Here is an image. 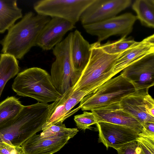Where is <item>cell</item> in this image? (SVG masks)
Wrapping results in <instances>:
<instances>
[{
	"label": "cell",
	"mask_w": 154,
	"mask_h": 154,
	"mask_svg": "<svg viewBox=\"0 0 154 154\" xmlns=\"http://www.w3.org/2000/svg\"><path fill=\"white\" fill-rule=\"evenodd\" d=\"M49 111V104L38 102L25 106L13 119L0 126V143L20 146L42 130Z\"/></svg>",
	"instance_id": "obj_1"
},
{
	"label": "cell",
	"mask_w": 154,
	"mask_h": 154,
	"mask_svg": "<svg viewBox=\"0 0 154 154\" xmlns=\"http://www.w3.org/2000/svg\"><path fill=\"white\" fill-rule=\"evenodd\" d=\"M51 17L32 12L26 13L22 19L8 30L0 40L2 53L21 60L32 47L36 46L40 33Z\"/></svg>",
	"instance_id": "obj_2"
},
{
	"label": "cell",
	"mask_w": 154,
	"mask_h": 154,
	"mask_svg": "<svg viewBox=\"0 0 154 154\" xmlns=\"http://www.w3.org/2000/svg\"><path fill=\"white\" fill-rule=\"evenodd\" d=\"M100 44L97 42L91 44V54L88 63L83 71L71 81L73 92L85 91L88 94L92 93L115 75L113 67L121 53L108 54L101 49Z\"/></svg>",
	"instance_id": "obj_3"
},
{
	"label": "cell",
	"mask_w": 154,
	"mask_h": 154,
	"mask_svg": "<svg viewBox=\"0 0 154 154\" xmlns=\"http://www.w3.org/2000/svg\"><path fill=\"white\" fill-rule=\"evenodd\" d=\"M12 88L18 95L29 97L40 103L54 101L61 96L54 87L50 75L45 70L37 67L18 73Z\"/></svg>",
	"instance_id": "obj_4"
},
{
	"label": "cell",
	"mask_w": 154,
	"mask_h": 154,
	"mask_svg": "<svg viewBox=\"0 0 154 154\" xmlns=\"http://www.w3.org/2000/svg\"><path fill=\"white\" fill-rule=\"evenodd\" d=\"M136 91L132 83L120 74L108 80L94 93L84 97L79 106L82 111L91 110L120 103Z\"/></svg>",
	"instance_id": "obj_5"
},
{
	"label": "cell",
	"mask_w": 154,
	"mask_h": 154,
	"mask_svg": "<svg viewBox=\"0 0 154 154\" xmlns=\"http://www.w3.org/2000/svg\"><path fill=\"white\" fill-rule=\"evenodd\" d=\"M72 32L53 49L56 57L51 70V78L56 89L63 94L71 86V81L75 74L70 54V42Z\"/></svg>",
	"instance_id": "obj_6"
},
{
	"label": "cell",
	"mask_w": 154,
	"mask_h": 154,
	"mask_svg": "<svg viewBox=\"0 0 154 154\" xmlns=\"http://www.w3.org/2000/svg\"><path fill=\"white\" fill-rule=\"evenodd\" d=\"M94 0H42L35 2L34 8L41 15L57 17L75 25L85 10Z\"/></svg>",
	"instance_id": "obj_7"
},
{
	"label": "cell",
	"mask_w": 154,
	"mask_h": 154,
	"mask_svg": "<svg viewBox=\"0 0 154 154\" xmlns=\"http://www.w3.org/2000/svg\"><path fill=\"white\" fill-rule=\"evenodd\" d=\"M137 20L136 16L126 13L99 22L83 26L88 34L97 37L100 42L114 35L127 36L132 31Z\"/></svg>",
	"instance_id": "obj_8"
},
{
	"label": "cell",
	"mask_w": 154,
	"mask_h": 154,
	"mask_svg": "<svg viewBox=\"0 0 154 154\" xmlns=\"http://www.w3.org/2000/svg\"><path fill=\"white\" fill-rule=\"evenodd\" d=\"M88 93L85 91L73 92L72 86L54 102L49 104V111L46 122L42 127L43 131L50 126L63 123L66 119L77 112L78 106L72 108Z\"/></svg>",
	"instance_id": "obj_9"
},
{
	"label": "cell",
	"mask_w": 154,
	"mask_h": 154,
	"mask_svg": "<svg viewBox=\"0 0 154 154\" xmlns=\"http://www.w3.org/2000/svg\"><path fill=\"white\" fill-rule=\"evenodd\" d=\"M148 89L136 90L120 102L122 109L141 124L154 122V100L149 94Z\"/></svg>",
	"instance_id": "obj_10"
},
{
	"label": "cell",
	"mask_w": 154,
	"mask_h": 154,
	"mask_svg": "<svg viewBox=\"0 0 154 154\" xmlns=\"http://www.w3.org/2000/svg\"><path fill=\"white\" fill-rule=\"evenodd\" d=\"M131 0H94L80 18L82 26L114 17L131 4Z\"/></svg>",
	"instance_id": "obj_11"
},
{
	"label": "cell",
	"mask_w": 154,
	"mask_h": 154,
	"mask_svg": "<svg viewBox=\"0 0 154 154\" xmlns=\"http://www.w3.org/2000/svg\"><path fill=\"white\" fill-rule=\"evenodd\" d=\"M99 132L98 142L102 143L107 150H116L128 143L136 141L140 133L129 127L110 123L98 122L96 124Z\"/></svg>",
	"instance_id": "obj_12"
},
{
	"label": "cell",
	"mask_w": 154,
	"mask_h": 154,
	"mask_svg": "<svg viewBox=\"0 0 154 154\" xmlns=\"http://www.w3.org/2000/svg\"><path fill=\"white\" fill-rule=\"evenodd\" d=\"M120 74L132 83L136 90L149 89L154 85V53L128 66Z\"/></svg>",
	"instance_id": "obj_13"
},
{
	"label": "cell",
	"mask_w": 154,
	"mask_h": 154,
	"mask_svg": "<svg viewBox=\"0 0 154 154\" xmlns=\"http://www.w3.org/2000/svg\"><path fill=\"white\" fill-rule=\"evenodd\" d=\"M95 116L97 123L104 122L124 126L133 128L141 133V124L122 108L120 103H114L91 110Z\"/></svg>",
	"instance_id": "obj_14"
},
{
	"label": "cell",
	"mask_w": 154,
	"mask_h": 154,
	"mask_svg": "<svg viewBox=\"0 0 154 154\" xmlns=\"http://www.w3.org/2000/svg\"><path fill=\"white\" fill-rule=\"evenodd\" d=\"M75 27L74 25L66 20L52 17L40 33L36 45L44 50L53 49L62 41L67 32Z\"/></svg>",
	"instance_id": "obj_15"
},
{
	"label": "cell",
	"mask_w": 154,
	"mask_h": 154,
	"mask_svg": "<svg viewBox=\"0 0 154 154\" xmlns=\"http://www.w3.org/2000/svg\"><path fill=\"white\" fill-rule=\"evenodd\" d=\"M154 53V35L152 34L137 42L121 53L113 68L116 75L126 67L150 54Z\"/></svg>",
	"instance_id": "obj_16"
},
{
	"label": "cell",
	"mask_w": 154,
	"mask_h": 154,
	"mask_svg": "<svg viewBox=\"0 0 154 154\" xmlns=\"http://www.w3.org/2000/svg\"><path fill=\"white\" fill-rule=\"evenodd\" d=\"M69 137L53 136L42 138L36 134L22 145L24 154H53L60 150L69 140Z\"/></svg>",
	"instance_id": "obj_17"
},
{
	"label": "cell",
	"mask_w": 154,
	"mask_h": 154,
	"mask_svg": "<svg viewBox=\"0 0 154 154\" xmlns=\"http://www.w3.org/2000/svg\"><path fill=\"white\" fill-rule=\"evenodd\" d=\"M91 45L76 30L72 32L70 42V54L75 74L72 79L84 69L90 58Z\"/></svg>",
	"instance_id": "obj_18"
},
{
	"label": "cell",
	"mask_w": 154,
	"mask_h": 154,
	"mask_svg": "<svg viewBox=\"0 0 154 154\" xmlns=\"http://www.w3.org/2000/svg\"><path fill=\"white\" fill-rule=\"evenodd\" d=\"M23 17L16 0H0V33H4Z\"/></svg>",
	"instance_id": "obj_19"
},
{
	"label": "cell",
	"mask_w": 154,
	"mask_h": 154,
	"mask_svg": "<svg viewBox=\"0 0 154 154\" xmlns=\"http://www.w3.org/2000/svg\"><path fill=\"white\" fill-rule=\"evenodd\" d=\"M18 63L17 59L12 55L0 54V98L6 83L18 73L20 68Z\"/></svg>",
	"instance_id": "obj_20"
},
{
	"label": "cell",
	"mask_w": 154,
	"mask_h": 154,
	"mask_svg": "<svg viewBox=\"0 0 154 154\" xmlns=\"http://www.w3.org/2000/svg\"><path fill=\"white\" fill-rule=\"evenodd\" d=\"M132 8L142 25L154 28V0H135Z\"/></svg>",
	"instance_id": "obj_21"
},
{
	"label": "cell",
	"mask_w": 154,
	"mask_h": 154,
	"mask_svg": "<svg viewBox=\"0 0 154 154\" xmlns=\"http://www.w3.org/2000/svg\"><path fill=\"white\" fill-rule=\"evenodd\" d=\"M23 105L13 96L8 97L0 103V126L14 118Z\"/></svg>",
	"instance_id": "obj_22"
},
{
	"label": "cell",
	"mask_w": 154,
	"mask_h": 154,
	"mask_svg": "<svg viewBox=\"0 0 154 154\" xmlns=\"http://www.w3.org/2000/svg\"><path fill=\"white\" fill-rule=\"evenodd\" d=\"M137 42L134 39L126 36L122 37L116 41H108L100 45V47L105 52L110 54L121 53L134 45Z\"/></svg>",
	"instance_id": "obj_23"
},
{
	"label": "cell",
	"mask_w": 154,
	"mask_h": 154,
	"mask_svg": "<svg viewBox=\"0 0 154 154\" xmlns=\"http://www.w3.org/2000/svg\"><path fill=\"white\" fill-rule=\"evenodd\" d=\"M79 130L76 128H68L63 123L50 126L42 131L40 134L42 138L53 136H64L70 139L73 137Z\"/></svg>",
	"instance_id": "obj_24"
},
{
	"label": "cell",
	"mask_w": 154,
	"mask_h": 154,
	"mask_svg": "<svg viewBox=\"0 0 154 154\" xmlns=\"http://www.w3.org/2000/svg\"><path fill=\"white\" fill-rule=\"evenodd\" d=\"M74 119L77 128L83 130L91 129V126L97 123L95 116L92 112L84 111L82 114L75 116Z\"/></svg>",
	"instance_id": "obj_25"
},
{
	"label": "cell",
	"mask_w": 154,
	"mask_h": 154,
	"mask_svg": "<svg viewBox=\"0 0 154 154\" xmlns=\"http://www.w3.org/2000/svg\"><path fill=\"white\" fill-rule=\"evenodd\" d=\"M136 141L143 154H154V137L140 134Z\"/></svg>",
	"instance_id": "obj_26"
},
{
	"label": "cell",
	"mask_w": 154,
	"mask_h": 154,
	"mask_svg": "<svg viewBox=\"0 0 154 154\" xmlns=\"http://www.w3.org/2000/svg\"><path fill=\"white\" fill-rule=\"evenodd\" d=\"M116 150L117 154H143L136 141L124 144Z\"/></svg>",
	"instance_id": "obj_27"
},
{
	"label": "cell",
	"mask_w": 154,
	"mask_h": 154,
	"mask_svg": "<svg viewBox=\"0 0 154 154\" xmlns=\"http://www.w3.org/2000/svg\"><path fill=\"white\" fill-rule=\"evenodd\" d=\"M0 154H24L21 146H14L4 143H0Z\"/></svg>",
	"instance_id": "obj_28"
},
{
	"label": "cell",
	"mask_w": 154,
	"mask_h": 154,
	"mask_svg": "<svg viewBox=\"0 0 154 154\" xmlns=\"http://www.w3.org/2000/svg\"><path fill=\"white\" fill-rule=\"evenodd\" d=\"M143 129L141 134L143 135L154 137V122H146L142 124Z\"/></svg>",
	"instance_id": "obj_29"
}]
</instances>
